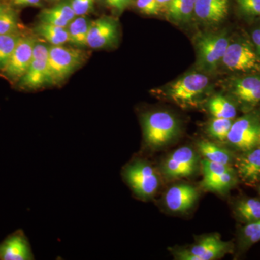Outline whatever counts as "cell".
<instances>
[{
  "label": "cell",
  "instance_id": "cell-1",
  "mask_svg": "<svg viewBox=\"0 0 260 260\" xmlns=\"http://www.w3.org/2000/svg\"><path fill=\"white\" fill-rule=\"evenodd\" d=\"M143 137L149 148L157 149L170 143L179 132L175 116L164 111L149 112L142 118Z\"/></svg>",
  "mask_w": 260,
  "mask_h": 260
},
{
  "label": "cell",
  "instance_id": "cell-2",
  "mask_svg": "<svg viewBox=\"0 0 260 260\" xmlns=\"http://www.w3.org/2000/svg\"><path fill=\"white\" fill-rule=\"evenodd\" d=\"M123 177L134 194L143 200L151 198L158 190L160 184L158 174L154 168L141 159L129 162L123 171Z\"/></svg>",
  "mask_w": 260,
  "mask_h": 260
},
{
  "label": "cell",
  "instance_id": "cell-3",
  "mask_svg": "<svg viewBox=\"0 0 260 260\" xmlns=\"http://www.w3.org/2000/svg\"><path fill=\"white\" fill-rule=\"evenodd\" d=\"M83 53L79 49L63 46L49 47L48 73L49 83H59L66 79L81 64Z\"/></svg>",
  "mask_w": 260,
  "mask_h": 260
},
{
  "label": "cell",
  "instance_id": "cell-4",
  "mask_svg": "<svg viewBox=\"0 0 260 260\" xmlns=\"http://www.w3.org/2000/svg\"><path fill=\"white\" fill-rule=\"evenodd\" d=\"M225 32L201 34L196 42L198 66L207 72H213L222 61L229 47Z\"/></svg>",
  "mask_w": 260,
  "mask_h": 260
},
{
  "label": "cell",
  "instance_id": "cell-5",
  "mask_svg": "<svg viewBox=\"0 0 260 260\" xmlns=\"http://www.w3.org/2000/svg\"><path fill=\"white\" fill-rule=\"evenodd\" d=\"M209 84V78L198 73H188L171 85L169 97L178 105L186 107L191 105L204 93Z\"/></svg>",
  "mask_w": 260,
  "mask_h": 260
},
{
  "label": "cell",
  "instance_id": "cell-6",
  "mask_svg": "<svg viewBox=\"0 0 260 260\" xmlns=\"http://www.w3.org/2000/svg\"><path fill=\"white\" fill-rule=\"evenodd\" d=\"M259 135V118L247 114L234 121L226 140L234 148L245 152L257 146Z\"/></svg>",
  "mask_w": 260,
  "mask_h": 260
},
{
  "label": "cell",
  "instance_id": "cell-7",
  "mask_svg": "<svg viewBox=\"0 0 260 260\" xmlns=\"http://www.w3.org/2000/svg\"><path fill=\"white\" fill-rule=\"evenodd\" d=\"M202 186L208 191L224 193L237 183V173L232 166L203 159Z\"/></svg>",
  "mask_w": 260,
  "mask_h": 260
},
{
  "label": "cell",
  "instance_id": "cell-8",
  "mask_svg": "<svg viewBox=\"0 0 260 260\" xmlns=\"http://www.w3.org/2000/svg\"><path fill=\"white\" fill-rule=\"evenodd\" d=\"M199 158L190 147L178 148L166 159L162 172L169 179H180L191 177L196 172Z\"/></svg>",
  "mask_w": 260,
  "mask_h": 260
},
{
  "label": "cell",
  "instance_id": "cell-9",
  "mask_svg": "<svg viewBox=\"0 0 260 260\" xmlns=\"http://www.w3.org/2000/svg\"><path fill=\"white\" fill-rule=\"evenodd\" d=\"M229 243L223 242L218 234L203 238L189 249L176 251L175 256L180 260H213L223 256L230 251Z\"/></svg>",
  "mask_w": 260,
  "mask_h": 260
},
{
  "label": "cell",
  "instance_id": "cell-10",
  "mask_svg": "<svg viewBox=\"0 0 260 260\" xmlns=\"http://www.w3.org/2000/svg\"><path fill=\"white\" fill-rule=\"evenodd\" d=\"M222 62L232 71L260 70V59L252 48L244 42L229 44Z\"/></svg>",
  "mask_w": 260,
  "mask_h": 260
},
{
  "label": "cell",
  "instance_id": "cell-11",
  "mask_svg": "<svg viewBox=\"0 0 260 260\" xmlns=\"http://www.w3.org/2000/svg\"><path fill=\"white\" fill-rule=\"evenodd\" d=\"M37 41L32 37H22L15 47L6 68L3 70L10 79L20 80L26 73L32 60Z\"/></svg>",
  "mask_w": 260,
  "mask_h": 260
},
{
  "label": "cell",
  "instance_id": "cell-12",
  "mask_svg": "<svg viewBox=\"0 0 260 260\" xmlns=\"http://www.w3.org/2000/svg\"><path fill=\"white\" fill-rule=\"evenodd\" d=\"M117 37L118 26L115 20L102 17L90 23L87 47L93 49H104L114 44Z\"/></svg>",
  "mask_w": 260,
  "mask_h": 260
},
{
  "label": "cell",
  "instance_id": "cell-13",
  "mask_svg": "<svg viewBox=\"0 0 260 260\" xmlns=\"http://www.w3.org/2000/svg\"><path fill=\"white\" fill-rule=\"evenodd\" d=\"M199 197L194 186L189 184L173 186L165 194V204L168 209L174 213H184L191 209Z\"/></svg>",
  "mask_w": 260,
  "mask_h": 260
},
{
  "label": "cell",
  "instance_id": "cell-14",
  "mask_svg": "<svg viewBox=\"0 0 260 260\" xmlns=\"http://www.w3.org/2000/svg\"><path fill=\"white\" fill-rule=\"evenodd\" d=\"M232 93L246 107H254L260 103V76L249 75L234 80Z\"/></svg>",
  "mask_w": 260,
  "mask_h": 260
},
{
  "label": "cell",
  "instance_id": "cell-15",
  "mask_svg": "<svg viewBox=\"0 0 260 260\" xmlns=\"http://www.w3.org/2000/svg\"><path fill=\"white\" fill-rule=\"evenodd\" d=\"M229 0H195L194 15L203 23L217 24L229 13Z\"/></svg>",
  "mask_w": 260,
  "mask_h": 260
},
{
  "label": "cell",
  "instance_id": "cell-16",
  "mask_svg": "<svg viewBox=\"0 0 260 260\" xmlns=\"http://www.w3.org/2000/svg\"><path fill=\"white\" fill-rule=\"evenodd\" d=\"M243 153L236 159L237 174L246 184L253 185L260 180V148L256 146Z\"/></svg>",
  "mask_w": 260,
  "mask_h": 260
},
{
  "label": "cell",
  "instance_id": "cell-17",
  "mask_svg": "<svg viewBox=\"0 0 260 260\" xmlns=\"http://www.w3.org/2000/svg\"><path fill=\"white\" fill-rule=\"evenodd\" d=\"M34 259L30 244L22 234L10 236L0 244V259L30 260Z\"/></svg>",
  "mask_w": 260,
  "mask_h": 260
},
{
  "label": "cell",
  "instance_id": "cell-18",
  "mask_svg": "<svg viewBox=\"0 0 260 260\" xmlns=\"http://www.w3.org/2000/svg\"><path fill=\"white\" fill-rule=\"evenodd\" d=\"M48 57H32L28 70L20 79L21 88L38 89L50 83L48 73Z\"/></svg>",
  "mask_w": 260,
  "mask_h": 260
},
{
  "label": "cell",
  "instance_id": "cell-19",
  "mask_svg": "<svg viewBox=\"0 0 260 260\" xmlns=\"http://www.w3.org/2000/svg\"><path fill=\"white\" fill-rule=\"evenodd\" d=\"M76 17L70 0H68L61 2L52 8L42 10L40 20L43 23L67 28L70 22Z\"/></svg>",
  "mask_w": 260,
  "mask_h": 260
},
{
  "label": "cell",
  "instance_id": "cell-20",
  "mask_svg": "<svg viewBox=\"0 0 260 260\" xmlns=\"http://www.w3.org/2000/svg\"><path fill=\"white\" fill-rule=\"evenodd\" d=\"M198 148L200 153L204 156V159L210 161L229 166H232L234 162L232 152L212 142L201 140L198 143Z\"/></svg>",
  "mask_w": 260,
  "mask_h": 260
},
{
  "label": "cell",
  "instance_id": "cell-21",
  "mask_svg": "<svg viewBox=\"0 0 260 260\" xmlns=\"http://www.w3.org/2000/svg\"><path fill=\"white\" fill-rule=\"evenodd\" d=\"M90 23L86 15L77 16L73 19L67 27L69 42L76 47H86Z\"/></svg>",
  "mask_w": 260,
  "mask_h": 260
},
{
  "label": "cell",
  "instance_id": "cell-22",
  "mask_svg": "<svg viewBox=\"0 0 260 260\" xmlns=\"http://www.w3.org/2000/svg\"><path fill=\"white\" fill-rule=\"evenodd\" d=\"M35 32L44 38L51 46H62L69 42V34L68 29L64 27L41 22L36 27Z\"/></svg>",
  "mask_w": 260,
  "mask_h": 260
},
{
  "label": "cell",
  "instance_id": "cell-23",
  "mask_svg": "<svg viewBox=\"0 0 260 260\" xmlns=\"http://www.w3.org/2000/svg\"><path fill=\"white\" fill-rule=\"evenodd\" d=\"M195 0H172L167 10L168 15L174 23H186L194 11Z\"/></svg>",
  "mask_w": 260,
  "mask_h": 260
},
{
  "label": "cell",
  "instance_id": "cell-24",
  "mask_svg": "<svg viewBox=\"0 0 260 260\" xmlns=\"http://www.w3.org/2000/svg\"><path fill=\"white\" fill-rule=\"evenodd\" d=\"M210 112L214 117L234 119L237 116L235 106L223 95H216L208 104Z\"/></svg>",
  "mask_w": 260,
  "mask_h": 260
},
{
  "label": "cell",
  "instance_id": "cell-25",
  "mask_svg": "<svg viewBox=\"0 0 260 260\" xmlns=\"http://www.w3.org/2000/svg\"><path fill=\"white\" fill-rule=\"evenodd\" d=\"M18 13L10 5L0 3V35L18 32Z\"/></svg>",
  "mask_w": 260,
  "mask_h": 260
},
{
  "label": "cell",
  "instance_id": "cell-26",
  "mask_svg": "<svg viewBox=\"0 0 260 260\" xmlns=\"http://www.w3.org/2000/svg\"><path fill=\"white\" fill-rule=\"evenodd\" d=\"M238 216L247 223L260 220V201L256 198L242 200L236 208Z\"/></svg>",
  "mask_w": 260,
  "mask_h": 260
},
{
  "label": "cell",
  "instance_id": "cell-27",
  "mask_svg": "<svg viewBox=\"0 0 260 260\" xmlns=\"http://www.w3.org/2000/svg\"><path fill=\"white\" fill-rule=\"evenodd\" d=\"M21 37L18 32L0 35V71H3L6 68Z\"/></svg>",
  "mask_w": 260,
  "mask_h": 260
},
{
  "label": "cell",
  "instance_id": "cell-28",
  "mask_svg": "<svg viewBox=\"0 0 260 260\" xmlns=\"http://www.w3.org/2000/svg\"><path fill=\"white\" fill-rule=\"evenodd\" d=\"M233 123V119L214 117L208 126V133L215 139L220 141L226 140Z\"/></svg>",
  "mask_w": 260,
  "mask_h": 260
},
{
  "label": "cell",
  "instance_id": "cell-29",
  "mask_svg": "<svg viewBox=\"0 0 260 260\" xmlns=\"http://www.w3.org/2000/svg\"><path fill=\"white\" fill-rule=\"evenodd\" d=\"M243 246H249L260 241V220L247 223L243 229L242 234Z\"/></svg>",
  "mask_w": 260,
  "mask_h": 260
},
{
  "label": "cell",
  "instance_id": "cell-30",
  "mask_svg": "<svg viewBox=\"0 0 260 260\" xmlns=\"http://www.w3.org/2000/svg\"><path fill=\"white\" fill-rule=\"evenodd\" d=\"M76 16L88 15L93 10L94 0H70Z\"/></svg>",
  "mask_w": 260,
  "mask_h": 260
},
{
  "label": "cell",
  "instance_id": "cell-31",
  "mask_svg": "<svg viewBox=\"0 0 260 260\" xmlns=\"http://www.w3.org/2000/svg\"><path fill=\"white\" fill-rule=\"evenodd\" d=\"M237 3L244 14L260 16V0H237Z\"/></svg>",
  "mask_w": 260,
  "mask_h": 260
},
{
  "label": "cell",
  "instance_id": "cell-32",
  "mask_svg": "<svg viewBox=\"0 0 260 260\" xmlns=\"http://www.w3.org/2000/svg\"><path fill=\"white\" fill-rule=\"evenodd\" d=\"M136 5L138 9L148 15H157L162 9L156 0H136Z\"/></svg>",
  "mask_w": 260,
  "mask_h": 260
},
{
  "label": "cell",
  "instance_id": "cell-33",
  "mask_svg": "<svg viewBox=\"0 0 260 260\" xmlns=\"http://www.w3.org/2000/svg\"><path fill=\"white\" fill-rule=\"evenodd\" d=\"M107 2L111 7L119 12H122L131 4L132 0H107Z\"/></svg>",
  "mask_w": 260,
  "mask_h": 260
},
{
  "label": "cell",
  "instance_id": "cell-34",
  "mask_svg": "<svg viewBox=\"0 0 260 260\" xmlns=\"http://www.w3.org/2000/svg\"><path fill=\"white\" fill-rule=\"evenodd\" d=\"M12 3L16 6L40 7L42 0H11Z\"/></svg>",
  "mask_w": 260,
  "mask_h": 260
},
{
  "label": "cell",
  "instance_id": "cell-35",
  "mask_svg": "<svg viewBox=\"0 0 260 260\" xmlns=\"http://www.w3.org/2000/svg\"><path fill=\"white\" fill-rule=\"evenodd\" d=\"M252 40L255 44L258 54L260 55V29H256L253 32Z\"/></svg>",
  "mask_w": 260,
  "mask_h": 260
},
{
  "label": "cell",
  "instance_id": "cell-36",
  "mask_svg": "<svg viewBox=\"0 0 260 260\" xmlns=\"http://www.w3.org/2000/svg\"><path fill=\"white\" fill-rule=\"evenodd\" d=\"M156 1L157 3H158L159 5H160L161 9L167 10L168 8H169V5L171 4L172 0H156Z\"/></svg>",
  "mask_w": 260,
  "mask_h": 260
},
{
  "label": "cell",
  "instance_id": "cell-37",
  "mask_svg": "<svg viewBox=\"0 0 260 260\" xmlns=\"http://www.w3.org/2000/svg\"><path fill=\"white\" fill-rule=\"evenodd\" d=\"M257 147H259V148H260V135H259V141H258Z\"/></svg>",
  "mask_w": 260,
  "mask_h": 260
},
{
  "label": "cell",
  "instance_id": "cell-38",
  "mask_svg": "<svg viewBox=\"0 0 260 260\" xmlns=\"http://www.w3.org/2000/svg\"><path fill=\"white\" fill-rule=\"evenodd\" d=\"M259 193H260V186H259Z\"/></svg>",
  "mask_w": 260,
  "mask_h": 260
},
{
  "label": "cell",
  "instance_id": "cell-39",
  "mask_svg": "<svg viewBox=\"0 0 260 260\" xmlns=\"http://www.w3.org/2000/svg\"></svg>",
  "mask_w": 260,
  "mask_h": 260
}]
</instances>
